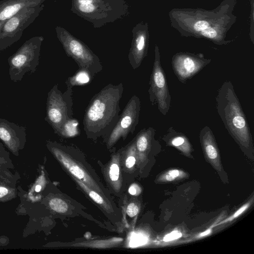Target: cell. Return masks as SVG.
<instances>
[{"instance_id": "cell-1", "label": "cell", "mask_w": 254, "mask_h": 254, "mask_svg": "<svg viewBox=\"0 0 254 254\" xmlns=\"http://www.w3.org/2000/svg\"><path fill=\"white\" fill-rule=\"evenodd\" d=\"M124 91L122 83L108 84L90 100L83 118V129L88 138L106 139L120 116V102Z\"/></svg>"}, {"instance_id": "cell-2", "label": "cell", "mask_w": 254, "mask_h": 254, "mask_svg": "<svg viewBox=\"0 0 254 254\" xmlns=\"http://www.w3.org/2000/svg\"><path fill=\"white\" fill-rule=\"evenodd\" d=\"M216 109L229 133L247 152L253 149V139L246 116L232 83L226 81L218 90Z\"/></svg>"}, {"instance_id": "cell-3", "label": "cell", "mask_w": 254, "mask_h": 254, "mask_svg": "<svg viewBox=\"0 0 254 254\" xmlns=\"http://www.w3.org/2000/svg\"><path fill=\"white\" fill-rule=\"evenodd\" d=\"M237 0H223L213 9L174 8L168 13L170 24L182 37L197 38L202 31L215 25Z\"/></svg>"}, {"instance_id": "cell-4", "label": "cell", "mask_w": 254, "mask_h": 254, "mask_svg": "<svg viewBox=\"0 0 254 254\" xmlns=\"http://www.w3.org/2000/svg\"><path fill=\"white\" fill-rule=\"evenodd\" d=\"M43 38L33 37L27 41L8 59L10 79L21 81L27 72L34 73L39 64L40 50Z\"/></svg>"}, {"instance_id": "cell-5", "label": "cell", "mask_w": 254, "mask_h": 254, "mask_svg": "<svg viewBox=\"0 0 254 254\" xmlns=\"http://www.w3.org/2000/svg\"><path fill=\"white\" fill-rule=\"evenodd\" d=\"M45 120L57 133L63 124L73 118L72 87L66 86L62 92L55 84L48 93Z\"/></svg>"}, {"instance_id": "cell-6", "label": "cell", "mask_w": 254, "mask_h": 254, "mask_svg": "<svg viewBox=\"0 0 254 254\" xmlns=\"http://www.w3.org/2000/svg\"><path fill=\"white\" fill-rule=\"evenodd\" d=\"M43 8L42 4L23 8L3 22L0 30V52L20 39L24 30L34 22Z\"/></svg>"}, {"instance_id": "cell-7", "label": "cell", "mask_w": 254, "mask_h": 254, "mask_svg": "<svg viewBox=\"0 0 254 254\" xmlns=\"http://www.w3.org/2000/svg\"><path fill=\"white\" fill-rule=\"evenodd\" d=\"M154 60L150 75L148 93L152 105H157L159 112L166 116L170 109L171 97L166 77L161 64L159 47L155 46Z\"/></svg>"}, {"instance_id": "cell-8", "label": "cell", "mask_w": 254, "mask_h": 254, "mask_svg": "<svg viewBox=\"0 0 254 254\" xmlns=\"http://www.w3.org/2000/svg\"><path fill=\"white\" fill-rule=\"evenodd\" d=\"M59 38L66 54L74 60L79 68L88 71L93 77L102 70L98 57L82 42L70 36L61 35Z\"/></svg>"}, {"instance_id": "cell-9", "label": "cell", "mask_w": 254, "mask_h": 254, "mask_svg": "<svg viewBox=\"0 0 254 254\" xmlns=\"http://www.w3.org/2000/svg\"><path fill=\"white\" fill-rule=\"evenodd\" d=\"M140 108L139 98L135 95H133L120 115L116 125L105 139L109 147L112 146L120 138L125 140L128 134L133 133L138 124Z\"/></svg>"}, {"instance_id": "cell-10", "label": "cell", "mask_w": 254, "mask_h": 254, "mask_svg": "<svg viewBox=\"0 0 254 254\" xmlns=\"http://www.w3.org/2000/svg\"><path fill=\"white\" fill-rule=\"evenodd\" d=\"M202 53L180 52L173 55L172 66L174 74L182 83L187 82L211 63Z\"/></svg>"}, {"instance_id": "cell-11", "label": "cell", "mask_w": 254, "mask_h": 254, "mask_svg": "<svg viewBox=\"0 0 254 254\" xmlns=\"http://www.w3.org/2000/svg\"><path fill=\"white\" fill-rule=\"evenodd\" d=\"M133 41L128 58L133 69L138 68L147 54L149 33L147 23L141 24Z\"/></svg>"}, {"instance_id": "cell-12", "label": "cell", "mask_w": 254, "mask_h": 254, "mask_svg": "<svg viewBox=\"0 0 254 254\" xmlns=\"http://www.w3.org/2000/svg\"><path fill=\"white\" fill-rule=\"evenodd\" d=\"M26 128L0 118V139L13 150H16L24 143Z\"/></svg>"}, {"instance_id": "cell-13", "label": "cell", "mask_w": 254, "mask_h": 254, "mask_svg": "<svg viewBox=\"0 0 254 254\" xmlns=\"http://www.w3.org/2000/svg\"><path fill=\"white\" fill-rule=\"evenodd\" d=\"M199 137L205 156L216 168L221 169L219 149L211 128L205 126L201 129Z\"/></svg>"}, {"instance_id": "cell-14", "label": "cell", "mask_w": 254, "mask_h": 254, "mask_svg": "<svg viewBox=\"0 0 254 254\" xmlns=\"http://www.w3.org/2000/svg\"><path fill=\"white\" fill-rule=\"evenodd\" d=\"M45 0H2L0 1V21L4 22L22 9L36 6Z\"/></svg>"}, {"instance_id": "cell-15", "label": "cell", "mask_w": 254, "mask_h": 254, "mask_svg": "<svg viewBox=\"0 0 254 254\" xmlns=\"http://www.w3.org/2000/svg\"><path fill=\"white\" fill-rule=\"evenodd\" d=\"M163 139L167 144L177 148L184 153L189 154L192 150L191 145L188 137L184 133L177 131L172 127L168 128Z\"/></svg>"}, {"instance_id": "cell-16", "label": "cell", "mask_w": 254, "mask_h": 254, "mask_svg": "<svg viewBox=\"0 0 254 254\" xmlns=\"http://www.w3.org/2000/svg\"><path fill=\"white\" fill-rule=\"evenodd\" d=\"M93 78L88 71L79 68L73 75L68 77L65 83L66 86L73 87L74 86L84 85L89 83Z\"/></svg>"}, {"instance_id": "cell-17", "label": "cell", "mask_w": 254, "mask_h": 254, "mask_svg": "<svg viewBox=\"0 0 254 254\" xmlns=\"http://www.w3.org/2000/svg\"><path fill=\"white\" fill-rule=\"evenodd\" d=\"M79 133L78 122L73 118L66 121L57 133L64 137H74Z\"/></svg>"}, {"instance_id": "cell-18", "label": "cell", "mask_w": 254, "mask_h": 254, "mask_svg": "<svg viewBox=\"0 0 254 254\" xmlns=\"http://www.w3.org/2000/svg\"><path fill=\"white\" fill-rule=\"evenodd\" d=\"M49 205L53 210L59 213H64L68 209L67 203L59 198L52 199L49 202Z\"/></svg>"}, {"instance_id": "cell-19", "label": "cell", "mask_w": 254, "mask_h": 254, "mask_svg": "<svg viewBox=\"0 0 254 254\" xmlns=\"http://www.w3.org/2000/svg\"><path fill=\"white\" fill-rule=\"evenodd\" d=\"M77 181L78 183L80 186H81V187H82V188L84 190H86L87 193L88 194L89 196L95 202H96V203L101 205H102L103 206H105V202L100 194H99L94 190H89V188H88L87 186H86L81 181H80L79 180H77Z\"/></svg>"}, {"instance_id": "cell-20", "label": "cell", "mask_w": 254, "mask_h": 254, "mask_svg": "<svg viewBox=\"0 0 254 254\" xmlns=\"http://www.w3.org/2000/svg\"><path fill=\"white\" fill-rule=\"evenodd\" d=\"M251 10L250 15V38L251 42L254 44V0H250Z\"/></svg>"}, {"instance_id": "cell-21", "label": "cell", "mask_w": 254, "mask_h": 254, "mask_svg": "<svg viewBox=\"0 0 254 254\" xmlns=\"http://www.w3.org/2000/svg\"><path fill=\"white\" fill-rule=\"evenodd\" d=\"M250 205V202L243 205L237 211H236L233 215H232L230 217L228 218L227 219H225V220L223 221L222 222L219 223V224H216L215 226H217V225L228 222L229 221H231L232 220L234 219L235 218H236V217H237L239 215H240V214H241L243 212H244V211L246 210L249 207Z\"/></svg>"}, {"instance_id": "cell-22", "label": "cell", "mask_w": 254, "mask_h": 254, "mask_svg": "<svg viewBox=\"0 0 254 254\" xmlns=\"http://www.w3.org/2000/svg\"><path fill=\"white\" fill-rule=\"evenodd\" d=\"M181 172L179 170L173 169L164 174L163 179L166 181H173L179 178Z\"/></svg>"}, {"instance_id": "cell-23", "label": "cell", "mask_w": 254, "mask_h": 254, "mask_svg": "<svg viewBox=\"0 0 254 254\" xmlns=\"http://www.w3.org/2000/svg\"><path fill=\"white\" fill-rule=\"evenodd\" d=\"M119 167L117 164H113L110 168L109 176L112 181H116L119 177Z\"/></svg>"}, {"instance_id": "cell-24", "label": "cell", "mask_w": 254, "mask_h": 254, "mask_svg": "<svg viewBox=\"0 0 254 254\" xmlns=\"http://www.w3.org/2000/svg\"><path fill=\"white\" fill-rule=\"evenodd\" d=\"M182 236V233L178 230H174L166 235L163 238V241L169 242L178 239Z\"/></svg>"}, {"instance_id": "cell-25", "label": "cell", "mask_w": 254, "mask_h": 254, "mask_svg": "<svg viewBox=\"0 0 254 254\" xmlns=\"http://www.w3.org/2000/svg\"><path fill=\"white\" fill-rule=\"evenodd\" d=\"M79 10L84 13H91L95 9L94 5L92 3L79 4Z\"/></svg>"}, {"instance_id": "cell-26", "label": "cell", "mask_w": 254, "mask_h": 254, "mask_svg": "<svg viewBox=\"0 0 254 254\" xmlns=\"http://www.w3.org/2000/svg\"><path fill=\"white\" fill-rule=\"evenodd\" d=\"M126 212L129 217H133L137 214L138 208L134 203H130L127 206Z\"/></svg>"}, {"instance_id": "cell-27", "label": "cell", "mask_w": 254, "mask_h": 254, "mask_svg": "<svg viewBox=\"0 0 254 254\" xmlns=\"http://www.w3.org/2000/svg\"><path fill=\"white\" fill-rule=\"evenodd\" d=\"M135 163V158L133 156H128L126 159V165L128 168H131Z\"/></svg>"}, {"instance_id": "cell-28", "label": "cell", "mask_w": 254, "mask_h": 254, "mask_svg": "<svg viewBox=\"0 0 254 254\" xmlns=\"http://www.w3.org/2000/svg\"><path fill=\"white\" fill-rule=\"evenodd\" d=\"M8 192V190L3 187H0V198L2 197L7 194Z\"/></svg>"}, {"instance_id": "cell-29", "label": "cell", "mask_w": 254, "mask_h": 254, "mask_svg": "<svg viewBox=\"0 0 254 254\" xmlns=\"http://www.w3.org/2000/svg\"><path fill=\"white\" fill-rule=\"evenodd\" d=\"M137 189L134 186L132 185L128 189V192L131 195H135L137 193Z\"/></svg>"}, {"instance_id": "cell-30", "label": "cell", "mask_w": 254, "mask_h": 254, "mask_svg": "<svg viewBox=\"0 0 254 254\" xmlns=\"http://www.w3.org/2000/svg\"><path fill=\"white\" fill-rule=\"evenodd\" d=\"M211 231H212V229H211V228H210L209 229H207V230L203 232V233H200L199 237H203L206 235H207L211 232Z\"/></svg>"}, {"instance_id": "cell-31", "label": "cell", "mask_w": 254, "mask_h": 254, "mask_svg": "<svg viewBox=\"0 0 254 254\" xmlns=\"http://www.w3.org/2000/svg\"><path fill=\"white\" fill-rule=\"evenodd\" d=\"M77 1L79 4L92 3L93 0H77Z\"/></svg>"}, {"instance_id": "cell-32", "label": "cell", "mask_w": 254, "mask_h": 254, "mask_svg": "<svg viewBox=\"0 0 254 254\" xmlns=\"http://www.w3.org/2000/svg\"><path fill=\"white\" fill-rule=\"evenodd\" d=\"M41 187L40 185H37V186H36V187L35 188V190L37 192H39L41 190Z\"/></svg>"}, {"instance_id": "cell-33", "label": "cell", "mask_w": 254, "mask_h": 254, "mask_svg": "<svg viewBox=\"0 0 254 254\" xmlns=\"http://www.w3.org/2000/svg\"><path fill=\"white\" fill-rule=\"evenodd\" d=\"M2 23H3V22H1L0 21V28L2 26Z\"/></svg>"}, {"instance_id": "cell-34", "label": "cell", "mask_w": 254, "mask_h": 254, "mask_svg": "<svg viewBox=\"0 0 254 254\" xmlns=\"http://www.w3.org/2000/svg\"></svg>"}]
</instances>
